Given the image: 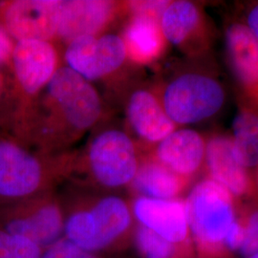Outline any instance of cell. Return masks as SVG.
<instances>
[{"label":"cell","mask_w":258,"mask_h":258,"mask_svg":"<svg viewBox=\"0 0 258 258\" xmlns=\"http://www.w3.org/2000/svg\"><path fill=\"white\" fill-rule=\"evenodd\" d=\"M168 117L177 126L196 123L218 113L225 102L224 88L217 80L198 72L176 75L155 89Z\"/></svg>","instance_id":"6"},{"label":"cell","mask_w":258,"mask_h":258,"mask_svg":"<svg viewBox=\"0 0 258 258\" xmlns=\"http://www.w3.org/2000/svg\"><path fill=\"white\" fill-rule=\"evenodd\" d=\"M42 251L34 242L0 228V258H41Z\"/></svg>","instance_id":"23"},{"label":"cell","mask_w":258,"mask_h":258,"mask_svg":"<svg viewBox=\"0 0 258 258\" xmlns=\"http://www.w3.org/2000/svg\"><path fill=\"white\" fill-rule=\"evenodd\" d=\"M239 218L244 234L239 254L244 258H247L258 252L257 204H241Z\"/></svg>","instance_id":"22"},{"label":"cell","mask_w":258,"mask_h":258,"mask_svg":"<svg viewBox=\"0 0 258 258\" xmlns=\"http://www.w3.org/2000/svg\"><path fill=\"white\" fill-rule=\"evenodd\" d=\"M207 141L192 129L177 128L148 153L177 175L194 181L204 170Z\"/></svg>","instance_id":"17"},{"label":"cell","mask_w":258,"mask_h":258,"mask_svg":"<svg viewBox=\"0 0 258 258\" xmlns=\"http://www.w3.org/2000/svg\"><path fill=\"white\" fill-rule=\"evenodd\" d=\"M19 109L33 102L50 83L59 66V56L52 41H16L10 59Z\"/></svg>","instance_id":"8"},{"label":"cell","mask_w":258,"mask_h":258,"mask_svg":"<svg viewBox=\"0 0 258 258\" xmlns=\"http://www.w3.org/2000/svg\"><path fill=\"white\" fill-rule=\"evenodd\" d=\"M125 119L140 143L154 147L178 126L168 117L155 89L137 88L126 97Z\"/></svg>","instance_id":"15"},{"label":"cell","mask_w":258,"mask_h":258,"mask_svg":"<svg viewBox=\"0 0 258 258\" xmlns=\"http://www.w3.org/2000/svg\"><path fill=\"white\" fill-rule=\"evenodd\" d=\"M247 258H258V252H256V253H254V254H252L251 256H249V257Z\"/></svg>","instance_id":"29"},{"label":"cell","mask_w":258,"mask_h":258,"mask_svg":"<svg viewBox=\"0 0 258 258\" xmlns=\"http://www.w3.org/2000/svg\"><path fill=\"white\" fill-rule=\"evenodd\" d=\"M234 153L242 166H258V110L244 105L233 120Z\"/></svg>","instance_id":"20"},{"label":"cell","mask_w":258,"mask_h":258,"mask_svg":"<svg viewBox=\"0 0 258 258\" xmlns=\"http://www.w3.org/2000/svg\"><path fill=\"white\" fill-rule=\"evenodd\" d=\"M132 246L141 258H195L192 251L176 246L138 224L134 231Z\"/></svg>","instance_id":"21"},{"label":"cell","mask_w":258,"mask_h":258,"mask_svg":"<svg viewBox=\"0 0 258 258\" xmlns=\"http://www.w3.org/2000/svg\"><path fill=\"white\" fill-rule=\"evenodd\" d=\"M160 24L166 41L186 55H203L211 47L212 28L202 8L194 2L169 1Z\"/></svg>","instance_id":"11"},{"label":"cell","mask_w":258,"mask_h":258,"mask_svg":"<svg viewBox=\"0 0 258 258\" xmlns=\"http://www.w3.org/2000/svg\"><path fill=\"white\" fill-rule=\"evenodd\" d=\"M169 1L166 0H142L123 2L124 14L126 16L142 15L160 19Z\"/></svg>","instance_id":"25"},{"label":"cell","mask_w":258,"mask_h":258,"mask_svg":"<svg viewBox=\"0 0 258 258\" xmlns=\"http://www.w3.org/2000/svg\"><path fill=\"white\" fill-rule=\"evenodd\" d=\"M120 37L125 45L127 59L140 66L154 63L165 54L168 44L160 19L148 16H127Z\"/></svg>","instance_id":"18"},{"label":"cell","mask_w":258,"mask_h":258,"mask_svg":"<svg viewBox=\"0 0 258 258\" xmlns=\"http://www.w3.org/2000/svg\"><path fill=\"white\" fill-rule=\"evenodd\" d=\"M120 14H124L123 2L61 0L56 38L67 44L78 37L101 35Z\"/></svg>","instance_id":"14"},{"label":"cell","mask_w":258,"mask_h":258,"mask_svg":"<svg viewBox=\"0 0 258 258\" xmlns=\"http://www.w3.org/2000/svg\"><path fill=\"white\" fill-rule=\"evenodd\" d=\"M204 170L207 178L221 184L240 201L257 194L256 182L236 158L231 136L217 134L207 141Z\"/></svg>","instance_id":"13"},{"label":"cell","mask_w":258,"mask_h":258,"mask_svg":"<svg viewBox=\"0 0 258 258\" xmlns=\"http://www.w3.org/2000/svg\"><path fill=\"white\" fill-rule=\"evenodd\" d=\"M76 155L44 154L18 137L0 134V202H22L70 179Z\"/></svg>","instance_id":"3"},{"label":"cell","mask_w":258,"mask_h":258,"mask_svg":"<svg viewBox=\"0 0 258 258\" xmlns=\"http://www.w3.org/2000/svg\"><path fill=\"white\" fill-rule=\"evenodd\" d=\"M130 206L136 224L178 247L194 252L184 199L161 200L132 196Z\"/></svg>","instance_id":"12"},{"label":"cell","mask_w":258,"mask_h":258,"mask_svg":"<svg viewBox=\"0 0 258 258\" xmlns=\"http://www.w3.org/2000/svg\"><path fill=\"white\" fill-rule=\"evenodd\" d=\"M191 183L177 175L148 152L140 154L138 170L128 189L132 196L171 200L182 198Z\"/></svg>","instance_id":"19"},{"label":"cell","mask_w":258,"mask_h":258,"mask_svg":"<svg viewBox=\"0 0 258 258\" xmlns=\"http://www.w3.org/2000/svg\"><path fill=\"white\" fill-rule=\"evenodd\" d=\"M245 25L258 40V3L249 11Z\"/></svg>","instance_id":"27"},{"label":"cell","mask_w":258,"mask_h":258,"mask_svg":"<svg viewBox=\"0 0 258 258\" xmlns=\"http://www.w3.org/2000/svg\"><path fill=\"white\" fill-rule=\"evenodd\" d=\"M195 258H236L227 238L241 201L210 178L199 181L184 199Z\"/></svg>","instance_id":"5"},{"label":"cell","mask_w":258,"mask_h":258,"mask_svg":"<svg viewBox=\"0 0 258 258\" xmlns=\"http://www.w3.org/2000/svg\"><path fill=\"white\" fill-rule=\"evenodd\" d=\"M103 110L92 83L60 66L42 92L19 110L17 137L38 152L64 153L99 123Z\"/></svg>","instance_id":"1"},{"label":"cell","mask_w":258,"mask_h":258,"mask_svg":"<svg viewBox=\"0 0 258 258\" xmlns=\"http://www.w3.org/2000/svg\"><path fill=\"white\" fill-rule=\"evenodd\" d=\"M140 153L131 135L120 126H103L89 140L82 156L75 158L77 185L105 192L127 188L138 170Z\"/></svg>","instance_id":"4"},{"label":"cell","mask_w":258,"mask_h":258,"mask_svg":"<svg viewBox=\"0 0 258 258\" xmlns=\"http://www.w3.org/2000/svg\"><path fill=\"white\" fill-rule=\"evenodd\" d=\"M256 184H257V188H258V169H257V181H256Z\"/></svg>","instance_id":"30"},{"label":"cell","mask_w":258,"mask_h":258,"mask_svg":"<svg viewBox=\"0 0 258 258\" xmlns=\"http://www.w3.org/2000/svg\"><path fill=\"white\" fill-rule=\"evenodd\" d=\"M65 63L89 83L109 79L128 61L120 35L101 34L75 38L66 44Z\"/></svg>","instance_id":"9"},{"label":"cell","mask_w":258,"mask_h":258,"mask_svg":"<svg viewBox=\"0 0 258 258\" xmlns=\"http://www.w3.org/2000/svg\"><path fill=\"white\" fill-rule=\"evenodd\" d=\"M61 0H13L0 4V23L15 42L56 38Z\"/></svg>","instance_id":"10"},{"label":"cell","mask_w":258,"mask_h":258,"mask_svg":"<svg viewBox=\"0 0 258 258\" xmlns=\"http://www.w3.org/2000/svg\"><path fill=\"white\" fill-rule=\"evenodd\" d=\"M15 45V40L10 37L6 29L0 23V70L10 64V59Z\"/></svg>","instance_id":"26"},{"label":"cell","mask_w":258,"mask_h":258,"mask_svg":"<svg viewBox=\"0 0 258 258\" xmlns=\"http://www.w3.org/2000/svg\"><path fill=\"white\" fill-rule=\"evenodd\" d=\"M63 237L87 251L110 255L132 246L136 222L130 200L119 192H105L77 185L61 198Z\"/></svg>","instance_id":"2"},{"label":"cell","mask_w":258,"mask_h":258,"mask_svg":"<svg viewBox=\"0 0 258 258\" xmlns=\"http://www.w3.org/2000/svg\"><path fill=\"white\" fill-rule=\"evenodd\" d=\"M16 92V89H11L10 82L7 80L6 76L0 70V103H2L6 96H9L10 92ZM17 93V92H16Z\"/></svg>","instance_id":"28"},{"label":"cell","mask_w":258,"mask_h":258,"mask_svg":"<svg viewBox=\"0 0 258 258\" xmlns=\"http://www.w3.org/2000/svg\"><path fill=\"white\" fill-rule=\"evenodd\" d=\"M232 75L248 106L258 110V40L245 24L233 23L225 35Z\"/></svg>","instance_id":"16"},{"label":"cell","mask_w":258,"mask_h":258,"mask_svg":"<svg viewBox=\"0 0 258 258\" xmlns=\"http://www.w3.org/2000/svg\"><path fill=\"white\" fill-rule=\"evenodd\" d=\"M41 258H106V255L87 251L61 237L43 249Z\"/></svg>","instance_id":"24"},{"label":"cell","mask_w":258,"mask_h":258,"mask_svg":"<svg viewBox=\"0 0 258 258\" xmlns=\"http://www.w3.org/2000/svg\"><path fill=\"white\" fill-rule=\"evenodd\" d=\"M64 214L55 190L10 205L1 216L0 228L46 249L63 237Z\"/></svg>","instance_id":"7"}]
</instances>
